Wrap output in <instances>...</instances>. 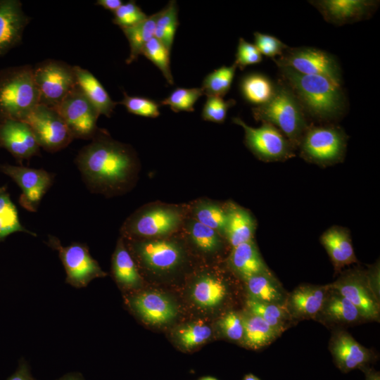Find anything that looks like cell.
<instances>
[{
  "label": "cell",
  "mask_w": 380,
  "mask_h": 380,
  "mask_svg": "<svg viewBox=\"0 0 380 380\" xmlns=\"http://www.w3.org/2000/svg\"><path fill=\"white\" fill-rule=\"evenodd\" d=\"M239 88L243 99L256 107L270 100L276 84H273L267 76L253 72L247 74L241 78Z\"/></svg>",
  "instance_id": "cell-31"
},
{
  "label": "cell",
  "mask_w": 380,
  "mask_h": 380,
  "mask_svg": "<svg viewBox=\"0 0 380 380\" xmlns=\"http://www.w3.org/2000/svg\"><path fill=\"white\" fill-rule=\"evenodd\" d=\"M277 66L289 67L305 75H321L341 85L339 65L330 53L314 47H287L274 59Z\"/></svg>",
  "instance_id": "cell-7"
},
{
  "label": "cell",
  "mask_w": 380,
  "mask_h": 380,
  "mask_svg": "<svg viewBox=\"0 0 380 380\" xmlns=\"http://www.w3.org/2000/svg\"><path fill=\"white\" fill-rule=\"evenodd\" d=\"M39 103L33 68H14L0 75V115L4 120L23 121Z\"/></svg>",
  "instance_id": "cell-3"
},
{
  "label": "cell",
  "mask_w": 380,
  "mask_h": 380,
  "mask_svg": "<svg viewBox=\"0 0 380 380\" xmlns=\"http://www.w3.org/2000/svg\"><path fill=\"white\" fill-rule=\"evenodd\" d=\"M235 104L234 99L225 101L222 97L208 96L203 105L201 117L206 121L222 123L228 110Z\"/></svg>",
  "instance_id": "cell-42"
},
{
  "label": "cell",
  "mask_w": 380,
  "mask_h": 380,
  "mask_svg": "<svg viewBox=\"0 0 380 380\" xmlns=\"http://www.w3.org/2000/svg\"><path fill=\"white\" fill-rule=\"evenodd\" d=\"M328 23L343 25L369 18L376 9L377 1L316 0L310 1Z\"/></svg>",
  "instance_id": "cell-16"
},
{
  "label": "cell",
  "mask_w": 380,
  "mask_h": 380,
  "mask_svg": "<svg viewBox=\"0 0 380 380\" xmlns=\"http://www.w3.org/2000/svg\"><path fill=\"white\" fill-rule=\"evenodd\" d=\"M129 304L145 322L163 324L172 320L177 314L173 302L163 294L145 292L132 297Z\"/></svg>",
  "instance_id": "cell-21"
},
{
  "label": "cell",
  "mask_w": 380,
  "mask_h": 380,
  "mask_svg": "<svg viewBox=\"0 0 380 380\" xmlns=\"http://www.w3.org/2000/svg\"><path fill=\"white\" fill-rule=\"evenodd\" d=\"M212 330L202 322H196L182 327L177 331L180 344L186 348L201 345L211 336Z\"/></svg>",
  "instance_id": "cell-40"
},
{
  "label": "cell",
  "mask_w": 380,
  "mask_h": 380,
  "mask_svg": "<svg viewBox=\"0 0 380 380\" xmlns=\"http://www.w3.org/2000/svg\"><path fill=\"white\" fill-rule=\"evenodd\" d=\"M203 95L204 91L201 87H178L161 101L160 104L170 106V109L176 113L192 112L194 110V104Z\"/></svg>",
  "instance_id": "cell-39"
},
{
  "label": "cell",
  "mask_w": 380,
  "mask_h": 380,
  "mask_svg": "<svg viewBox=\"0 0 380 380\" xmlns=\"http://www.w3.org/2000/svg\"><path fill=\"white\" fill-rule=\"evenodd\" d=\"M0 141L13 156L21 158L32 157L40 147L30 127L18 120L3 121L0 125Z\"/></svg>",
  "instance_id": "cell-19"
},
{
  "label": "cell",
  "mask_w": 380,
  "mask_h": 380,
  "mask_svg": "<svg viewBox=\"0 0 380 380\" xmlns=\"http://www.w3.org/2000/svg\"><path fill=\"white\" fill-rule=\"evenodd\" d=\"M243 380H260L253 374H247L245 376Z\"/></svg>",
  "instance_id": "cell-52"
},
{
  "label": "cell",
  "mask_w": 380,
  "mask_h": 380,
  "mask_svg": "<svg viewBox=\"0 0 380 380\" xmlns=\"http://www.w3.org/2000/svg\"><path fill=\"white\" fill-rule=\"evenodd\" d=\"M362 369L365 372V380H380L379 372L364 367Z\"/></svg>",
  "instance_id": "cell-51"
},
{
  "label": "cell",
  "mask_w": 380,
  "mask_h": 380,
  "mask_svg": "<svg viewBox=\"0 0 380 380\" xmlns=\"http://www.w3.org/2000/svg\"><path fill=\"white\" fill-rule=\"evenodd\" d=\"M113 14V23L121 29L132 27L148 17L134 1L122 4Z\"/></svg>",
  "instance_id": "cell-43"
},
{
  "label": "cell",
  "mask_w": 380,
  "mask_h": 380,
  "mask_svg": "<svg viewBox=\"0 0 380 380\" xmlns=\"http://www.w3.org/2000/svg\"><path fill=\"white\" fill-rule=\"evenodd\" d=\"M29 21L20 1H0V54L5 53L20 42Z\"/></svg>",
  "instance_id": "cell-20"
},
{
  "label": "cell",
  "mask_w": 380,
  "mask_h": 380,
  "mask_svg": "<svg viewBox=\"0 0 380 380\" xmlns=\"http://www.w3.org/2000/svg\"><path fill=\"white\" fill-rule=\"evenodd\" d=\"M329 286L303 284L288 294L285 306L293 320L315 319L323 305Z\"/></svg>",
  "instance_id": "cell-18"
},
{
  "label": "cell",
  "mask_w": 380,
  "mask_h": 380,
  "mask_svg": "<svg viewBox=\"0 0 380 380\" xmlns=\"http://www.w3.org/2000/svg\"><path fill=\"white\" fill-rule=\"evenodd\" d=\"M262 58L255 46L239 38L234 63L240 70H243L246 66L261 62Z\"/></svg>",
  "instance_id": "cell-46"
},
{
  "label": "cell",
  "mask_w": 380,
  "mask_h": 380,
  "mask_svg": "<svg viewBox=\"0 0 380 380\" xmlns=\"http://www.w3.org/2000/svg\"><path fill=\"white\" fill-rule=\"evenodd\" d=\"M178 8L175 1H170L167 5L160 11L156 23L154 37L170 51L175 35L179 26Z\"/></svg>",
  "instance_id": "cell-35"
},
{
  "label": "cell",
  "mask_w": 380,
  "mask_h": 380,
  "mask_svg": "<svg viewBox=\"0 0 380 380\" xmlns=\"http://www.w3.org/2000/svg\"><path fill=\"white\" fill-rule=\"evenodd\" d=\"M184 211L179 206L154 204L133 213L122 230L128 237L151 239L167 236L179 229Z\"/></svg>",
  "instance_id": "cell-5"
},
{
  "label": "cell",
  "mask_w": 380,
  "mask_h": 380,
  "mask_svg": "<svg viewBox=\"0 0 380 380\" xmlns=\"http://www.w3.org/2000/svg\"><path fill=\"white\" fill-rule=\"evenodd\" d=\"M320 241L336 270H339L357 261L349 232L346 229L329 228L322 235Z\"/></svg>",
  "instance_id": "cell-24"
},
{
  "label": "cell",
  "mask_w": 380,
  "mask_h": 380,
  "mask_svg": "<svg viewBox=\"0 0 380 380\" xmlns=\"http://www.w3.org/2000/svg\"><path fill=\"white\" fill-rule=\"evenodd\" d=\"M200 380H217V379H215L213 377L207 376V377L202 378Z\"/></svg>",
  "instance_id": "cell-53"
},
{
  "label": "cell",
  "mask_w": 380,
  "mask_h": 380,
  "mask_svg": "<svg viewBox=\"0 0 380 380\" xmlns=\"http://www.w3.org/2000/svg\"><path fill=\"white\" fill-rule=\"evenodd\" d=\"M73 68L77 86L86 98L99 115L110 117L118 103L112 100L101 82L88 70L78 65Z\"/></svg>",
  "instance_id": "cell-25"
},
{
  "label": "cell",
  "mask_w": 380,
  "mask_h": 380,
  "mask_svg": "<svg viewBox=\"0 0 380 380\" xmlns=\"http://www.w3.org/2000/svg\"><path fill=\"white\" fill-rule=\"evenodd\" d=\"M32 129L40 146L50 151H58L73 138L58 112L39 103L23 120Z\"/></svg>",
  "instance_id": "cell-9"
},
{
  "label": "cell",
  "mask_w": 380,
  "mask_h": 380,
  "mask_svg": "<svg viewBox=\"0 0 380 380\" xmlns=\"http://www.w3.org/2000/svg\"><path fill=\"white\" fill-rule=\"evenodd\" d=\"M76 163L88 186L103 193L122 189L132 180L137 169L132 150L106 136L83 147Z\"/></svg>",
  "instance_id": "cell-1"
},
{
  "label": "cell",
  "mask_w": 380,
  "mask_h": 380,
  "mask_svg": "<svg viewBox=\"0 0 380 380\" xmlns=\"http://www.w3.org/2000/svg\"><path fill=\"white\" fill-rule=\"evenodd\" d=\"M243 337L242 343L258 350L271 344L280 335L260 316L249 312L242 313Z\"/></svg>",
  "instance_id": "cell-28"
},
{
  "label": "cell",
  "mask_w": 380,
  "mask_h": 380,
  "mask_svg": "<svg viewBox=\"0 0 380 380\" xmlns=\"http://www.w3.org/2000/svg\"><path fill=\"white\" fill-rule=\"evenodd\" d=\"M186 230L194 246L204 253H214L222 246L221 235L193 218L186 222Z\"/></svg>",
  "instance_id": "cell-36"
},
{
  "label": "cell",
  "mask_w": 380,
  "mask_h": 380,
  "mask_svg": "<svg viewBox=\"0 0 380 380\" xmlns=\"http://www.w3.org/2000/svg\"><path fill=\"white\" fill-rule=\"evenodd\" d=\"M112 270L116 281L127 288H137L141 282L135 262L123 240L118 241L112 260Z\"/></svg>",
  "instance_id": "cell-30"
},
{
  "label": "cell",
  "mask_w": 380,
  "mask_h": 380,
  "mask_svg": "<svg viewBox=\"0 0 380 380\" xmlns=\"http://www.w3.org/2000/svg\"><path fill=\"white\" fill-rule=\"evenodd\" d=\"M49 245L58 251L66 272V282L71 286L85 287L94 279L105 276L87 246L77 243L63 246L54 237L50 238Z\"/></svg>",
  "instance_id": "cell-8"
},
{
  "label": "cell",
  "mask_w": 380,
  "mask_h": 380,
  "mask_svg": "<svg viewBox=\"0 0 380 380\" xmlns=\"http://www.w3.org/2000/svg\"><path fill=\"white\" fill-rule=\"evenodd\" d=\"M141 54L160 70L168 84H174L170 70V51L161 42L156 38L153 37L145 44L141 51Z\"/></svg>",
  "instance_id": "cell-38"
},
{
  "label": "cell",
  "mask_w": 380,
  "mask_h": 380,
  "mask_svg": "<svg viewBox=\"0 0 380 380\" xmlns=\"http://www.w3.org/2000/svg\"><path fill=\"white\" fill-rule=\"evenodd\" d=\"M233 122L243 127L245 141L248 148L258 158L265 160H277L292 155V144L281 132L268 122L258 128L246 125L240 118Z\"/></svg>",
  "instance_id": "cell-10"
},
{
  "label": "cell",
  "mask_w": 380,
  "mask_h": 380,
  "mask_svg": "<svg viewBox=\"0 0 380 380\" xmlns=\"http://www.w3.org/2000/svg\"><path fill=\"white\" fill-rule=\"evenodd\" d=\"M1 168L21 189V205L30 212H36L43 196L51 184L50 174L42 169L11 165H4Z\"/></svg>",
  "instance_id": "cell-15"
},
{
  "label": "cell",
  "mask_w": 380,
  "mask_h": 380,
  "mask_svg": "<svg viewBox=\"0 0 380 380\" xmlns=\"http://www.w3.org/2000/svg\"><path fill=\"white\" fill-rule=\"evenodd\" d=\"M7 380H37L32 374L27 362L20 360L15 372Z\"/></svg>",
  "instance_id": "cell-48"
},
{
  "label": "cell",
  "mask_w": 380,
  "mask_h": 380,
  "mask_svg": "<svg viewBox=\"0 0 380 380\" xmlns=\"http://www.w3.org/2000/svg\"><path fill=\"white\" fill-rule=\"evenodd\" d=\"M248 298L273 304H285L288 293L272 273L253 276L244 281Z\"/></svg>",
  "instance_id": "cell-27"
},
{
  "label": "cell",
  "mask_w": 380,
  "mask_h": 380,
  "mask_svg": "<svg viewBox=\"0 0 380 380\" xmlns=\"http://www.w3.org/2000/svg\"><path fill=\"white\" fill-rule=\"evenodd\" d=\"M248 310L262 318L279 335L288 329L293 319L285 304L259 302L251 298L246 300Z\"/></svg>",
  "instance_id": "cell-32"
},
{
  "label": "cell",
  "mask_w": 380,
  "mask_h": 380,
  "mask_svg": "<svg viewBox=\"0 0 380 380\" xmlns=\"http://www.w3.org/2000/svg\"><path fill=\"white\" fill-rule=\"evenodd\" d=\"M256 120L268 122L281 131L292 145L298 144L308 127L305 113L291 91L282 82L276 84L266 103L253 107Z\"/></svg>",
  "instance_id": "cell-4"
},
{
  "label": "cell",
  "mask_w": 380,
  "mask_h": 380,
  "mask_svg": "<svg viewBox=\"0 0 380 380\" xmlns=\"http://www.w3.org/2000/svg\"><path fill=\"white\" fill-rule=\"evenodd\" d=\"M227 293V286L221 279L204 274L194 284L191 298L199 306L209 308L219 305L225 299Z\"/></svg>",
  "instance_id": "cell-29"
},
{
  "label": "cell",
  "mask_w": 380,
  "mask_h": 380,
  "mask_svg": "<svg viewBox=\"0 0 380 380\" xmlns=\"http://www.w3.org/2000/svg\"><path fill=\"white\" fill-rule=\"evenodd\" d=\"M164 237L144 239L133 244L143 264L157 272H165L178 267L184 252L175 241Z\"/></svg>",
  "instance_id": "cell-14"
},
{
  "label": "cell",
  "mask_w": 380,
  "mask_h": 380,
  "mask_svg": "<svg viewBox=\"0 0 380 380\" xmlns=\"http://www.w3.org/2000/svg\"><path fill=\"white\" fill-rule=\"evenodd\" d=\"M123 94L124 97L120 103L123 105L129 113L146 118L159 116L160 104L156 101L146 97L131 96L125 92Z\"/></svg>",
  "instance_id": "cell-41"
},
{
  "label": "cell",
  "mask_w": 380,
  "mask_h": 380,
  "mask_svg": "<svg viewBox=\"0 0 380 380\" xmlns=\"http://www.w3.org/2000/svg\"><path fill=\"white\" fill-rule=\"evenodd\" d=\"M55 109L65 121L73 138L87 139L94 134L100 115L78 86Z\"/></svg>",
  "instance_id": "cell-13"
},
{
  "label": "cell",
  "mask_w": 380,
  "mask_h": 380,
  "mask_svg": "<svg viewBox=\"0 0 380 380\" xmlns=\"http://www.w3.org/2000/svg\"><path fill=\"white\" fill-rule=\"evenodd\" d=\"M160 11L148 16L141 23L127 28L122 29L127 39L130 47V53L126 59V63L130 64L141 54L145 44L154 37L156 23Z\"/></svg>",
  "instance_id": "cell-33"
},
{
  "label": "cell",
  "mask_w": 380,
  "mask_h": 380,
  "mask_svg": "<svg viewBox=\"0 0 380 380\" xmlns=\"http://www.w3.org/2000/svg\"><path fill=\"white\" fill-rule=\"evenodd\" d=\"M33 77L40 103L56 108L77 86L73 66L56 60H46L33 68Z\"/></svg>",
  "instance_id": "cell-6"
},
{
  "label": "cell",
  "mask_w": 380,
  "mask_h": 380,
  "mask_svg": "<svg viewBox=\"0 0 380 380\" xmlns=\"http://www.w3.org/2000/svg\"><path fill=\"white\" fill-rule=\"evenodd\" d=\"M329 286L353 303L365 321H379V298L371 288L366 272L350 271Z\"/></svg>",
  "instance_id": "cell-11"
},
{
  "label": "cell",
  "mask_w": 380,
  "mask_h": 380,
  "mask_svg": "<svg viewBox=\"0 0 380 380\" xmlns=\"http://www.w3.org/2000/svg\"><path fill=\"white\" fill-rule=\"evenodd\" d=\"M122 4L121 0H98L96 2V5L113 12H115Z\"/></svg>",
  "instance_id": "cell-49"
},
{
  "label": "cell",
  "mask_w": 380,
  "mask_h": 380,
  "mask_svg": "<svg viewBox=\"0 0 380 380\" xmlns=\"http://www.w3.org/2000/svg\"><path fill=\"white\" fill-rule=\"evenodd\" d=\"M15 232L27 231L20 224L17 210L13 207L0 213V239Z\"/></svg>",
  "instance_id": "cell-47"
},
{
  "label": "cell",
  "mask_w": 380,
  "mask_h": 380,
  "mask_svg": "<svg viewBox=\"0 0 380 380\" xmlns=\"http://www.w3.org/2000/svg\"><path fill=\"white\" fill-rule=\"evenodd\" d=\"M236 68L234 63L230 66L223 65L208 74L201 87L204 94L223 98L231 88Z\"/></svg>",
  "instance_id": "cell-37"
},
{
  "label": "cell",
  "mask_w": 380,
  "mask_h": 380,
  "mask_svg": "<svg viewBox=\"0 0 380 380\" xmlns=\"http://www.w3.org/2000/svg\"><path fill=\"white\" fill-rule=\"evenodd\" d=\"M227 224L224 236L232 248L253 240L255 222L246 210L229 203L226 207Z\"/></svg>",
  "instance_id": "cell-26"
},
{
  "label": "cell",
  "mask_w": 380,
  "mask_h": 380,
  "mask_svg": "<svg viewBox=\"0 0 380 380\" xmlns=\"http://www.w3.org/2000/svg\"><path fill=\"white\" fill-rule=\"evenodd\" d=\"M254 45L261 55H265L272 59L277 56H280L288 47L277 37L258 32H254Z\"/></svg>",
  "instance_id": "cell-45"
},
{
  "label": "cell",
  "mask_w": 380,
  "mask_h": 380,
  "mask_svg": "<svg viewBox=\"0 0 380 380\" xmlns=\"http://www.w3.org/2000/svg\"><path fill=\"white\" fill-rule=\"evenodd\" d=\"M329 348L336 367L343 372L362 369L373 358L372 352L345 330L333 333Z\"/></svg>",
  "instance_id": "cell-17"
},
{
  "label": "cell",
  "mask_w": 380,
  "mask_h": 380,
  "mask_svg": "<svg viewBox=\"0 0 380 380\" xmlns=\"http://www.w3.org/2000/svg\"><path fill=\"white\" fill-rule=\"evenodd\" d=\"M315 319L331 325L354 324L365 321L357 308L329 286L321 310Z\"/></svg>",
  "instance_id": "cell-22"
},
{
  "label": "cell",
  "mask_w": 380,
  "mask_h": 380,
  "mask_svg": "<svg viewBox=\"0 0 380 380\" xmlns=\"http://www.w3.org/2000/svg\"><path fill=\"white\" fill-rule=\"evenodd\" d=\"M278 68L281 82L296 96L305 114L330 120L343 113L346 98L341 86L321 75L303 74L289 67Z\"/></svg>",
  "instance_id": "cell-2"
},
{
  "label": "cell",
  "mask_w": 380,
  "mask_h": 380,
  "mask_svg": "<svg viewBox=\"0 0 380 380\" xmlns=\"http://www.w3.org/2000/svg\"><path fill=\"white\" fill-rule=\"evenodd\" d=\"M304 156L318 163L338 160L343 154L346 137L334 126L308 127L300 142Z\"/></svg>",
  "instance_id": "cell-12"
},
{
  "label": "cell",
  "mask_w": 380,
  "mask_h": 380,
  "mask_svg": "<svg viewBox=\"0 0 380 380\" xmlns=\"http://www.w3.org/2000/svg\"><path fill=\"white\" fill-rule=\"evenodd\" d=\"M56 380H85V379L80 372H73L67 373Z\"/></svg>",
  "instance_id": "cell-50"
},
{
  "label": "cell",
  "mask_w": 380,
  "mask_h": 380,
  "mask_svg": "<svg viewBox=\"0 0 380 380\" xmlns=\"http://www.w3.org/2000/svg\"><path fill=\"white\" fill-rule=\"evenodd\" d=\"M193 219L224 235L227 224V211L214 202L201 200L191 208Z\"/></svg>",
  "instance_id": "cell-34"
},
{
  "label": "cell",
  "mask_w": 380,
  "mask_h": 380,
  "mask_svg": "<svg viewBox=\"0 0 380 380\" xmlns=\"http://www.w3.org/2000/svg\"><path fill=\"white\" fill-rule=\"evenodd\" d=\"M218 327L227 338L242 342L244 332L243 315L237 312H229L218 321Z\"/></svg>",
  "instance_id": "cell-44"
},
{
  "label": "cell",
  "mask_w": 380,
  "mask_h": 380,
  "mask_svg": "<svg viewBox=\"0 0 380 380\" xmlns=\"http://www.w3.org/2000/svg\"><path fill=\"white\" fill-rule=\"evenodd\" d=\"M229 263L243 281L255 275L271 273L253 240L232 248Z\"/></svg>",
  "instance_id": "cell-23"
}]
</instances>
